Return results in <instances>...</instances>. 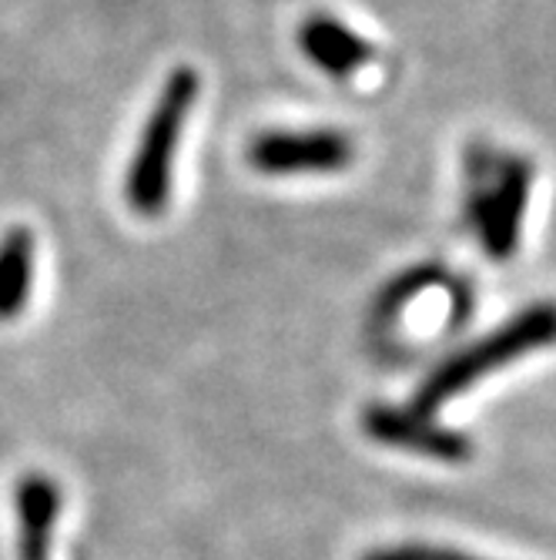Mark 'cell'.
<instances>
[{"instance_id": "cell-1", "label": "cell", "mask_w": 556, "mask_h": 560, "mask_svg": "<svg viewBox=\"0 0 556 560\" xmlns=\"http://www.w3.org/2000/svg\"><path fill=\"white\" fill-rule=\"evenodd\" d=\"M553 342H556V302H536L520 316H513L510 323L493 329L489 336L476 339L473 346L460 349L457 355H449L442 366H436L419 383V389L413 396V410L433 417L439 406L457 399L460 393H466L489 373L502 370L513 360H523V355H530L536 349H546Z\"/></svg>"}, {"instance_id": "cell-5", "label": "cell", "mask_w": 556, "mask_h": 560, "mask_svg": "<svg viewBox=\"0 0 556 560\" xmlns=\"http://www.w3.org/2000/svg\"><path fill=\"white\" fill-rule=\"evenodd\" d=\"M366 433L376 443L406 450V453H419L439 464H463L473 456L470 436L433 423L429 413H419L413 406L410 410H399V406H372L366 413Z\"/></svg>"}, {"instance_id": "cell-6", "label": "cell", "mask_w": 556, "mask_h": 560, "mask_svg": "<svg viewBox=\"0 0 556 560\" xmlns=\"http://www.w3.org/2000/svg\"><path fill=\"white\" fill-rule=\"evenodd\" d=\"M298 47L319 71L332 78H348L372 61V44L326 14H316L298 27Z\"/></svg>"}, {"instance_id": "cell-7", "label": "cell", "mask_w": 556, "mask_h": 560, "mask_svg": "<svg viewBox=\"0 0 556 560\" xmlns=\"http://www.w3.org/2000/svg\"><path fill=\"white\" fill-rule=\"evenodd\" d=\"M34 279V235L14 229L0 242V319H14L31 295Z\"/></svg>"}, {"instance_id": "cell-2", "label": "cell", "mask_w": 556, "mask_h": 560, "mask_svg": "<svg viewBox=\"0 0 556 560\" xmlns=\"http://www.w3.org/2000/svg\"><path fill=\"white\" fill-rule=\"evenodd\" d=\"M198 91H201L198 71L191 68L171 71L168 81L162 84L155 108H151L144 121L141 141L128 165V182H125L131 209L144 219H158L171 201L178 144L185 135V121L198 101Z\"/></svg>"}, {"instance_id": "cell-8", "label": "cell", "mask_w": 556, "mask_h": 560, "mask_svg": "<svg viewBox=\"0 0 556 560\" xmlns=\"http://www.w3.org/2000/svg\"><path fill=\"white\" fill-rule=\"evenodd\" d=\"M363 560H480L476 553L466 550H452V547H439V544H392V547H379L369 550Z\"/></svg>"}, {"instance_id": "cell-3", "label": "cell", "mask_w": 556, "mask_h": 560, "mask_svg": "<svg viewBox=\"0 0 556 560\" xmlns=\"http://www.w3.org/2000/svg\"><path fill=\"white\" fill-rule=\"evenodd\" d=\"M251 168L262 175H316L342 172L352 162V141L335 128L316 131H269L248 148Z\"/></svg>"}, {"instance_id": "cell-4", "label": "cell", "mask_w": 556, "mask_h": 560, "mask_svg": "<svg viewBox=\"0 0 556 560\" xmlns=\"http://www.w3.org/2000/svg\"><path fill=\"white\" fill-rule=\"evenodd\" d=\"M530 188H533V168L523 159H513L499 168L496 182L476 198L480 242L496 262H507L520 248Z\"/></svg>"}]
</instances>
